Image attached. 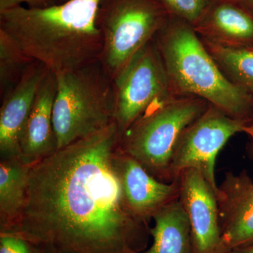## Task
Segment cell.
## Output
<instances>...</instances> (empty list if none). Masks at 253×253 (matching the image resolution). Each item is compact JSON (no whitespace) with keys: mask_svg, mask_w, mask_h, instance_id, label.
Masks as SVG:
<instances>
[{"mask_svg":"<svg viewBox=\"0 0 253 253\" xmlns=\"http://www.w3.org/2000/svg\"><path fill=\"white\" fill-rule=\"evenodd\" d=\"M153 220L154 227L149 229L153 237L150 249L126 253H193L189 218L179 200L156 213Z\"/></svg>","mask_w":253,"mask_h":253,"instance_id":"9a60e30c","label":"cell"},{"mask_svg":"<svg viewBox=\"0 0 253 253\" xmlns=\"http://www.w3.org/2000/svg\"><path fill=\"white\" fill-rule=\"evenodd\" d=\"M113 85L114 122L122 135L150 108L176 96L155 39L126 65Z\"/></svg>","mask_w":253,"mask_h":253,"instance_id":"52a82bcc","label":"cell"},{"mask_svg":"<svg viewBox=\"0 0 253 253\" xmlns=\"http://www.w3.org/2000/svg\"><path fill=\"white\" fill-rule=\"evenodd\" d=\"M36 253H54L51 252V251H48V250L44 249H38V251H37Z\"/></svg>","mask_w":253,"mask_h":253,"instance_id":"d4e9b609","label":"cell"},{"mask_svg":"<svg viewBox=\"0 0 253 253\" xmlns=\"http://www.w3.org/2000/svg\"><path fill=\"white\" fill-rule=\"evenodd\" d=\"M249 123L227 116L210 105L199 118L186 128L176 145L170 172L172 181L181 172L195 169L217 193L214 166L219 151L238 133L248 134Z\"/></svg>","mask_w":253,"mask_h":253,"instance_id":"ba28073f","label":"cell"},{"mask_svg":"<svg viewBox=\"0 0 253 253\" xmlns=\"http://www.w3.org/2000/svg\"><path fill=\"white\" fill-rule=\"evenodd\" d=\"M249 133L247 134H249L250 137H251V140H252V143H251V153H252V155L253 156V110L252 113H251V119H250L249 123Z\"/></svg>","mask_w":253,"mask_h":253,"instance_id":"603a6c76","label":"cell"},{"mask_svg":"<svg viewBox=\"0 0 253 253\" xmlns=\"http://www.w3.org/2000/svg\"><path fill=\"white\" fill-rule=\"evenodd\" d=\"M68 1V0H63V1H64V2H65V1Z\"/></svg>","mask_w":253,"mask_h":253,"instance_id":"484cf974","label":"cell"},{"mask_svg":"<svg viewBox=\"0 0 253 253\" xmlns=\"http://www.w3.org/2000/svg\"><path fill=\"white\" fill-rule=\"evenodd\" d=\"M121 136L113 122L33 164L22 214L4 234L54 253L141 251L150 228L126 206Z\"/></svg>","mask_w":253,"mask_h":253,"instance_id":"6da1fadb","label":"cell"},{"mask_svg":"<svg viewBox=\"0 0 253 253\" xmlns=\"http://www.w3.org/2000/svg\"><path fill=\"white\" fill-rule=\"evenodd\" d=\"M32 166L19 157L1 158L0 233L9 231L22 214Z\"/></svg>","mask_w":253,"mask_h":253,"instance_id":"2e32d148","label":"cell"},{"mask_svg":"<svg viewBox=\"0 0 253 253\" xmlns=\"http://www.w3.org/2000/svg\"><path fill=\"white\" fill-rule=\"evenodd\" d=\"M118 166L126 206L141 222L149 224L156 213L179 200L177 179L172 182L158 180L120 147Z\"/></svg>","mask_w":253,"mask_h":253,"instance_id":"8fae6325","label":"cell"},{"mask_svg":"<svg viewBox=\"0 0 253 253\" xmlns=\"http://www.w3.org/2000/svg\"><path fill=\"white\" fill-rule=\"evenodd\" d=\"M63 2V0H0V12L21 6L35 9L49 7Z\"/></svg>","mask_w":253,"mask_h":253,"instance_id":"44dd1931","label":"cell"},{"mask_svg":"<svg viewBox=\"0 0 253 253\" xmlns=\"http://www.w3.org/2000/svg\"><path fill=\"white\" fill-rule=\"evenodd\" d=\"M35 60L16 41L0 29V95L4 96L21 81Z\"/></svg>","mask_w":253,"mask_h":253,"instance_id":"ac0fdd59","label":"cell"},{"mask_svg":"<svg viewBox=\"0 0 253 253\" xmlns=\"http://www.w3.org/2000/svg\"><path fill=\"white\" fill-rule=\"evenodd\" d=\"M56 87V74L49 70L37 93L21 136L19 158L27 164H35L57 150L53 126Z\"/></svg>","mask_w":253,"mask_h":253,"instance_id":"4fadbf2b","label":"cell"},{"mask_svg":"<svg viewBox=\"0 0 253 253\" xmlns=\"http://www.w3.org/2000/svg\"><path fill=\"white\" fill-rule=\"evenodd\" d=\"M49 71L43 63L35 61L21 81L1 96L0 109L1 158L19 157L23 131L42 82Z\"/></svg>","mask_w":253,"mask_h":253,"instance_id":"7c38bea8","label":"cell"},{"mask_svg":"<svg viewBox=\"0 0 253 253\" xmlns=\"http://www.w3.org/2000/svg\"><path fill=\"white\" fill-rule=\"evenodd\" d=\"M38 249L27 240L0 233V253H36Z\"/></svg>","mask_w":253,"mask_h":253,"instance_id":"ffe728a7","label":"cell"},{"mask_svg":"<svg viewBox=\"0 0 253 253\" xmlns=\"http://www.w3.org/2000/svg\"><path fill=\"white\" fill-rule=\"evenodd\" d=\"M171 16L181 18L195 28L216 0H160Z\"/></svg>","mask_w":253,"mask_h":253,"instance_id":"d6986e66","label":"cell"},{"mask_svg":"<svg viewBox=\"0 0 253 253\" xmlns=\"http://www.w3.org/2000/svg\"><path fill=\"white\" fill-rule=\"evenodd\" d=\"M210 105L191 96H173L154 105L123 133L120 149L158 180L172 182L171 162L176 145L183 131Z\"/></svg>","mask_w":253,"mask_h":253,"instance_id":"5b68a950","label":"cell"},{"mask_svg":"<svg viewBox=\"0 0 253 253\" xmlns=\"http://www.w3.org/2000/svg\"><path fill=\"white\" fill-rule=\"evenodd\" d=\"M200 38L224 77L253 98V46L226 45Z\"/></svg>","mask_w":253,"mask_h":253,"instance_id":"e0dca14e","label":"cell"},{"mask_svg":"<svg viewBox=\"0 0 253 253\" xmlns=\"http://www.w3.org/2000/svg\"><path fill=\"white\" fill-rule=\"evenodd\" d=\"M217 199L224 253L253 244V181L247 171L226 172Z\"/></svg>","mask_w":253,"mask_h":253,"instance_id":"30bf717a","label":"cell"},{"mask_svg":"<svg viewBox=\"0 0 253 253\" xmlns=\"http://www.w3.org/2000/svg\"><path fill=\"white\" fill-rule=\"evenodd\" d=\"M155 41L174 95L201 98L249 123L253 98L224 77L193 26L170 16Z\"/></svg>","mask_w":253,"mask_h":253,"instance_id":"3957f363","label":"cell"},{"mask_svg":"<svg viewBox=\"0 0 253 253\" xmlns=\"http://www.w3.org/2000/svg\"><path fill=\"white\" fill-rule=\"evenodd\" d=\"M100 0H68L45 8L0 12V29L28 56L54 73L99 61L103 38L96 23Z\"/></svg>","mask_w":253,"mask_h":253,"instance_id":"7a4b0ae2","label":"cell"},{"mask_svg":"<svg viewBox=\"0 0 253 253\" xmlns=\"http://www.w3.org/2000/svg\"><path fill=\"white\" fill-rule=\"evenodd\" d=\"M227 253H253V244L245 247L232 250Z\"/></svg>","mask_w":253,"mask_h":253,"instance_id":"7402d4cb","label":"cell"},{"mask_svg":"<svg viewBox=\"0 0 253 253\" xmlns=\"http://www.w3.org/2000/svg\"><path fill=\"white\" fill-rule=\"evenodd\" d=\"M55 74L53 126L57 149L114 122L113 81L99 60Z\"/></svg>","mask_w":253,"mask_h":253,"instance_id":"277c9868","label":"cell"},{"mask_svg":"<svg viewBox=\"0 0 253 253\" xmlns=\"http://www.w3.org/2000/svg\"><path fill=\"white\" fill-rule=\"evenodd\" d=\"M179 201L189 218L193 253H224L217 194L201 172L187 169L179 174Z\"/></svg>","mask_w":253,"mask_h":253,"instance_id":"9c48e42d","label":"cell"},{"mask_svg":"<svg viewBox=\"0 0 253 253\" xmlns=\"http://www.w3.org/2000/svg\"><path fill=\"white\" fill-rule=\"evenodd\" d=\"M171 15L160 0H100L96 23L101 61L113 81L164 28Z\"/></svg>","mask_w":253,"mask_h":253,"instance_id":"8992f818","label":"cell"},{"mask_svg":"<svg viewBox=\"0 0 253 253\" xmlns=\"http://www.w3.org/2000/svg\"><path fill=\"white\" fill-rule=\"evenodd\" d=\"M194 28L199 36L221 44L253 46V16L237 0H216Z\"/></svg>","mask_w":253,"mask_h":253,"instance_id":"5bb4252c","label":"cell"},{"mask_svg":"<svg viewBox=\"0 0 253 253\" xmlns=\"http://www.w3.org/2000/svg\"><path fill=\"white\" fill-rule=\"evenodd\" d=\"M238 1L244 6L249 7L253 11V0H238Z\"/></svg>","mask_w":253,"mask_h":253,"instance_id":"cb8c5ba5","label":"cell"}]
</instances>
